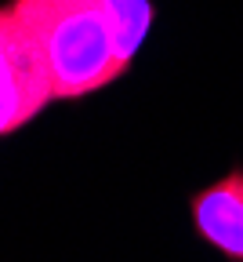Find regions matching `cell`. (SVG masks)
Returning <instances> with one entry per match:
<instances>
[{
    "mask_svg": "<svg viewBox=\"0 0 243 262\" xmlns=\"http://www.w3.org/2000/svg\"><path fill=\"white\" fill-rule=\"evenodd\" d=\"M11 11L44 58L55 102L87 98L131 70L106 0H11Z\"/></svg>",
    "mask_w": 243,
    "mask_h": 262,
    "instance_id": "6da1fadb",
    "label": "cell"
},
{
    "mask_svg": "<svg viewBox=\"0 0 243 262\" xmlns=\"http://www.w3.org/2000/svg\"><path fill=\"white\" fill-rule=\"evenodd\" d=\"M55 102V88L37 44L11 11L0 8V139L33 124Z\"/></svg>",
    "mask_w": 243,
    "mask_h": 262,
    "instance_id": "7a4b0ae2",
    "label": "cell"
},
{
    "mask_svg": "<svg viewBox=\"0 0 243 262\" xmlns=\"http://www.w3.org/2000/svg\"><path fill=\"white\" fill-rule=\"evenodd\" d=\"M189 215L196 237L225 255L229 262H243V168L225 171L189 196Z\"/></svg>",
    "mask_w": 243,
    "mask_h": 262,
    "instance_id": "3957f363",
    "label": "cell"
},
{
    "mask_svg": "<svg viewBox=\"0 0 243 262\" xmlns=\"http://www.w3.org/2000/svg\"><path fill=\"white\" fill-rule=\"evenodd\" d=\"M106 8H109V18H113L124 58L134 62L138 51L145 48L149 33H153V18H156L153 0H106Z\"/></svg>",
    "mask_w": 243,
    "mask_h": 262,
    "instance_id": "277c9868",
    "label": "cell"
}]
</instances>
